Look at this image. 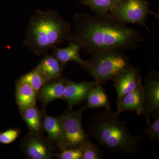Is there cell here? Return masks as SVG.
Here are the masks:
<instances>
[{"label":"cell","instance_id":"e0dca14e","mask_svg":"<svg viewBox=\"0 0 159 159\" xmlns=\"http://www.w3.org/2000/svg\"><path fill=\"white\" fill-rule=\"evenodd\" d=\"M86 100L87 108H111L108 95L102 85L99 84L91 89Z\"/></svg>","mask_w":159,"mask_h":159},{"label":"cell","instance_id":"4fadbf2b","mask_svg":"<svg viewBox=\"0 0 159 159\" xmlns=\"http://www.w3.org/2000/svg\"><path fill=\"white\" fill-rule=\"evenodd\" d=\"M143 98L142 82L139 83L136 88L127 94L117 105L116 112L120 114L123 112H135L139 116L143 115Z\"/></svg>","mask_w":159,"mask_h":159},{"label":"cell","instance_id":"9a60e30c","mask_svg":"<svg viewBox=\"0 0 159 159\" xmlns=\"http://www.w3.org/2000/svg\"><path fill=\"white\" fill-rule=\"evenodd\" d=\"M81 49V47L79 44L74 41H70L69 45L65 48H61L56 46L52 48V55L64 66L70 61H75L81 65L84 61L80 55L79 51Z\"/></svg>","mask_w":159,"mask_h":159},{"label":"cell","instance_id":"ac0fdd59","mask_svg":"<svg viewBox=\"0 0 159 159\" xmlns=\"http://www.w3.org/2000/svg\"><path fill=\"white\" fill-rule=\"evenodd\" d=\"M64 66L53 55H46L37 66L50 80L62 77Z\"/></svg>","mask_w":159,"mask_h":159},{"label":"cell","instance_id":"30bf717a","mask_svg":"<svg viewBox=\"0 0 159 159\" xmlns=\"http://www.w3.org/2000/svg\"><path fill=\"white\" fill-rule=\"evenodd\" d=\"M97 84L95 80L77 82L66 79L64 99L67 102L68 108L72 109L74 106L84 102L91 89Z\"/></svg>","mask_w":159,"mask_h":159},{"label":"cell","instance_id":"603a6c76","mask_svg":"<svg viewBox=\"0 0 159 159\" xmlns=\"http://www.w3.org/2000/svg\"><path fill=\"white\" fill-rule=\"evenodd\" d=\"M20 130L19 129L11 128L0 133V143L9 145L19 137Z\"/></svg>","mask_w":159,"mask_h":159},{"label":"cell","instance_id":"2e32d148","mask_svg":"<svg viewBox=\"0 0 159 159\" xmlns=\"http://www.w3.org/2000/svg\"><path fill=\"white\" fill-rule=\"evenodd\" d=\"M21 115L29 127L30 132L42 134L43 129V114L36 105L20 111Z\"/></svg>","mask_w":159,"mask_h":159},{"label":"cell","instance_id":"277c9868","mask_svg":"<svg viewBox=\"0 0 159 159\" xmlns=\"http://www.w3.org/2000/svg\"><path fill=\"white\" fill-rule=\"evenodd\" d=\"M122 50L111 49L92 54L80 68L88 72L95 81L102 85L132 66L130 61Z\"/></svg>","mask_w":159,"mask_h":159},{"label":"cell","instance_id":"9c48e42d","mask_svg":"<svg viewBox=\"0 0 159 159\" xmlns=\"http://www.w3.org/2000/svg\"><path fill=\"white\" fill-rule=\"evenodd\" d=\"M111 80L113 81L114 87L117 92V106L127 94L134 90L142 81L140 69L131 66Z\"/></svg>","mask_w":159,"mask_h":159},{"label":"cell","instance_id":"8992f818","mask_svg":"<svg viewBox=\"0 0 159 159\" xmlns=\"http://www.w3.org/2000/svg\"><path fill=\"white\" fill-rule=\"evenodd\" d=\"M87 108L84 107L76 111L68 108L61 116L66 148H79L89 139V134L84 130L81 124L83 112Z\"/></svg>","mask_w":159,"mask_h":159},{"label":"cell","instance_id":"5bb4252c","mask_svg":"<svg viewBox=\"0 0 159 159\" xmlns=\"http://www.w3.org/2000/svg\"><path fill=\"white\" fill-rule=\"evenodd\" d=\"M16 99L20 111L36 105L38 92L20 78L16 83Z\"/></svg>","mask_w":159,"mask_h":159},{"label":"cell","instance_id":"52a82bcc","mask_svg":"<svg viewBox=\"0 0 159 159\" xmlns=\"http://www.w3.org/2000/svg\"><path fill=\"white\" fill-rule=\"evenodd\" d=\"M143 88V115L149 124L150 117L159 116V72L152 70L145 77Z\"/></svg>","mask_w":159,"mask_h":159},{"label":"cell","instance_id":"44dd1931","mask_svg":"<svg viewBox=\"0 0 159 159\" xmlns=\"http://www.w3.org/2000/svg\"><path fill=\"white\" fill-rule=\"evenodd\" d=\"M82 152V159H101L103 158V152L89 140L83 143L79 148Z\"/></svg>","mask_w":159,"mask_h":159},{"label":"cell","instance_id":"ffe728a7","mask_svg":"<svg viewBox=\"0 0 159 159\" xmlns=\"http://www.w3.org/2000/svg\"><path fill=\"white\" fill-rule=\"evenodd\" d=\"M119 0H81L79 3L89 7L95 13L104 14L110 12L116 6Z\"/></svg>","mask_w":159,"mask_h":159},{"label":"cell","instance_id":"5b68a950","mask_svg":"<svg viewBox=\"0 0 159 159\" xmlns=\"http://www.w3.org/2000/svg\"><path fill=\"white\" fill-rule=\"evenodd\" d=\"M110 13L122 22L137 24L144 26L149 32L146 24L150 11L148 0H119L116 7Z\"/></svg>","mask_w":159,"mask_h":159},{"label":"cell","instance_id":"6da1fadb","mask_svg":"<svg viewBox=\"0 0 159 159\" xmlns=\"http://www.w3.org/2000/svg\"><path fill=\"white\" fill-rule=\"evenodd\" d=\"M72 41L87 54L111 49L134 50L144 42L139 31L129 28L111 13L74 15Z\"/></svg>","mask_w":159,"mask_h":159},{"label":"cell","instance_id":"7a4b0ae2","mask_svg":"<svg viewBox=\"0 0 159 159\" xmlns=\"http://www.w3.org/2000/svg\"><path fill=\"white\" fill-rule=\"evenodd\" d=\"M111 109H104L92 117L89 126L90 137L110 152L131 156L139 153L143 137L131 133L126 122Z\"/></svg>","mask_w":159,"mask_h":159},{"label":"cell","instance_id":"8fae6325","mask_svg":"<svg viewBox=\"0 0 159 159\" xmlns=\"http://www.w3.org/2000/svg\"><path fill=\"white\" fill-rule=\"evenodd\" d=\"M43 129L48 134V138L55 147L60 150L66 149L61 116H52L43 113Z\"/></svg>","mask_w":159,"mask_h":159},{"label":"cell","instance_id":"ba28073f","mask_svg":"<svg viewBox=\"0 0 159 159\" xmlns=\"http://www.w3.org/2000/svg\"><path fill=\"white\" fill-rule=\"evenodd\" d=\"M55 146L48 138L42 134L29 132L22 141L20 148L27 157L31 159H50L53 157Z\"/></svg>","mask_w":159,"mask_h":159},{"label":"cell","instance_id":"3957f363","mask_svg":"<svg viewBox=\"0 0 159 159\" xmlns=\"http://www.w3.org/2000/svg\"><path fill=\"white\" fill-rule=\"evenodd\" d=\"M73 38L71 24L55 10H37L29 20L24 43L38 56Z\"/></svg>","mask_w":159,"mask_h":159},{"label":"cell","instance_id":"cb8c5ba5","mask_svg":"<svg viewBox=\"0 0 159 159\" xmlns=\"http://www.w3.org/2000/svg\"><path fill=\"white\" fill-rule=\"evenodd\" d=\"M152 123L143 131V133L148 136L151 141L159 140V116L156 117Z\"/></svg>","mask_w":159,"mask_h":159},{"label":"cell","instance_id":"7c38bea8","mask_svg":"<svg viewBox=\"0 0 159 159\" xmlns=\"http://www.w3.org/2000/svg\"><path fill=\"white\" fill-rule=\"evenodd\" d=\"M66 79L60 77L46 83L38 93L37 98L43 107H45L51 101L56 99H64Z\"/></svg>","mask_w":159,"mask_h":159},{"label":"cell","instance_id":"d6986e66","mask_svg":"<svg viewBox=\"0 0 159 159\" xmlns=\"http://www.w3.org/2000/svg\"><path fill=\"white\" fill-rule=\"evenodd\" d=\"M20 79L27 82L38 93L46 83L50 80L45 74L38 67L20 77Z\"/></svg>","mask_w":159,"mask_h":159},{"label":"cell","instance_id":"7402d4cb","mask_svg":"<svg viewBox=\"0 0 159 159\" xmlns=\"http://www.w3.org/2000/svg\"><path fill=\"white\" fill-rule=\"evenodd\" d=\"M53 157L58 159H82V153L78 148H67L53 154Z\"/></svg>","mask_w":159,"mask_h":159}]
</instances>
